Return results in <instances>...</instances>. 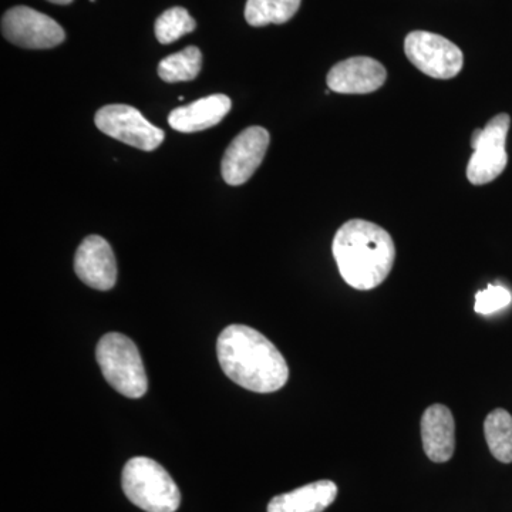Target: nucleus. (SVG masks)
Masks as SVG:
<instances>
[{
	"label": "nucleus",
	"instance_id": "nucleus-1",
	"mask_svg": "<svg viewBox=\"0 0 512 512\" xmlns=\"http://www.w3.org/2000/svg\"><path fill=\"white\" fill-rule=\"evenodd\" d=\"M217 355L225 375L251 392H278L288 382L285 357L271 340L249 326L231 325L222 330Z\"/></svg>",
	"mask_w": 512,
	"mask_h": 512
},
{
	"label": "nucleus",
	"instance_id": "nucleus-2",
	"mask_svg": "<svg viewBox=\"0 0 512 512\" xmlns=\"http://www.w3.org/2000/svg\"><path fill=\"white\" fill-rule=\"evenodd\" d=\"M332 251L343 281L357 291L382 285L396 259L389 232L365 220L343 224L333 238Z\"/></svg>",
	"mask_w": 512,
	"mask_h": 512
},
{
	"label": "nucleus",
	"instance_id": "nucleus-3",
	"mask_svg": "<svg viewBox=\"0 0 512 512\" xmlns=\"http://www.w3.org/2000/svg\"><path fill=\"white\" fill-rule=\"evenodd\" d=\"M124 494L146 512H175L181 494L173 477L161 464L147 457H134L123 470Z\"/></svg>",
	"mask_w": 512,
	"mask_h": 512
},
{
	"label": "nucleus",
	"instance_id": "nucleus-4",
	"mask_svg": "<svg viewBox=\"0 0 512 512\" xmlns=\"http://www.w3.org/2000/svg\"><path fill=\"white\" fill-rule=\"evenodd\" d=\"M96 359L106 382L128 399L147 393L148 380L136 343L121 333H107L100 339Z\"/></svg>",
	"mask_w": 512,
	"mask_h": 512
},
{
	"label": "nucleus",
	"instance_id": "nucleus-5",
	"mask_svg": "<svg viewBox=\"0 0 512 512\" xmlns=\"http://www.w3.org/2000/svg\"><path fill=\"white\" fill-rule=\"evenodd\" d=\"M511 117L507 113L493 117L484 128H478L471 137L474 154L467 165V178L473 185L491 183L504 173L508 164L505 150Z\"/></svg>",
	"mask_w": 512,
	"mask_h": 512
},
{
	"label": "nucleus",
	"instance_id": "nucleus-6",
	"mask_svg": "<svg viewBox=\"0 0 512 512\" xmlns=\"http://www.w3.org/2000/svg\"><path fill=\"white\" fill-rule=\"evenodd\" d=\"M407 59L427 76L448 80L456 77L464 66L460 47L436 33L414 30L404 40Z\"/></svg>",
	"mask_w": 512,
	"mask_h": 512
},
{
	"label": "nucleus",
	"instance_id": "nucleus-7",
	"mask_svg": "<svg viewBox=\"0 0 512 512\" xmlns=\"http://www.w3.org/2000/svg\"><path fill=\"white\" fill-rule=\"evenodd\" d=\"M94 123L107 136L143 151H153L163 143L165 134L134 107L110 104L96 113Z\"/></svg>",
	"mask_w": 512,
	"mask_h": 512
},
{
	"label": "nucleus",
	"instance_id": "nucleus-8",
	"mask_svg": "<svg viewBox=\"0 0 512 512\" xmlns=\"http://www.w3.org/2000/svg\"><path fill=\"white\" fill-rule=\"evenodd\" d=\"M2 33L10 43L25 49H52L66 39L55 19L28 6H15L3 15Z\"/></svg>",
	"mask_w": 512,
	"mask_h": 512
},
{
	"label": "nucleus",
	"instance_id": "nucleus-9",
	"mask_svg": "<svg viewBox=\"0 0 512 512\" xmlns=\"http://www.w3.org/2000/svg\"><path fill=\"white\" fill-rule=\"evenodd\" d=\"M269 143L271 136L264 127H248L235 137L222 158L221 171L225 183H247L264 161Z\"/></svg>",
	"mask_w": 512,
	"mask_h": 512
},
{
	"label": "nucleus",
	"instance_id": "nucleus-10",
	"mask_svg": "<svg viewBox=\"0 0 512 512\" xmlns=\"http://www.w3.org/2000/svg\"><path fill=\"white\" fill-rule=\"evenodd\" d=\"M80 281L97 291H110L117 282V262L109 242L99 235L83 239L74 258Z\"/></svg>",
	"mask_w": 512,
	"mask_h": 512
},
{
	"label": "nucleus",
	"instance_id": "nucleus-11",
	"mask_svg": "<svg viewBox=\"0 0 512 512\" xmlns=\"http://www.w3.org/2000/svg\"><path fill=\"white\" fill-rule=\"evenodd\" d=\"M387 72L372 57L357 56L343 60L330 69L328 86L340 94H369L386 83Z\"/></svg>",
	"mask_w": 512,
	"mask_h": 512
},
{
	"label": "nucleus",
	"instance_id": "nucleus-12",
	"mask_svg": "<svg viewBox=\"0 0 512 512\" xmlns=\"http://www.w3.org/2000/svg\"><path fill=\"white\" fill-rule=\"evenodd\" d=\"M421 440L426 456L434 463H446L456 450V423L444 404L427 407L421 417Z\"/></svg>",
	"mask_w": 512,
	"mask_h": 512
},
{
	"label": "nucleus",
	"instance_id": "nucleus-13",
	"mask_svg": "<svg viewBox=\"0 0 512 512\" xmlns=\"http://www.w3.org/2000/svg\"><path fill=\"white\" fill-rule=\"evenodd\" d=\"M231 99L225 94H212L171 111L168 123L180 133H195L217 126L231 110Z\"/></svg>",
	"mask_w": 512,
	"mask_h": 512
},
{
	"label": "nucleus",
	"instance_id": "nucleus-14",
	"mask_svg": "<svg viewBox=\"0 0 512 512\" xmlns=\"http://www.w3.org/2000/svg\"><path fill=\"white\" fill-rule=\"evenodd\" d=\"M336 497L338 485L330 480H320L272 498L268 512H323Z\"/></svg>",
	"mask_w": 512,
	"mask_h": 512
},
{
	"label": "nucleus",
	"instance_id": "nucleus-15",
	"mask_svg": "<svg viewBox=\"0 0 512 512\" xmlns=\"http://www.w3.org/2000/svg\"><path fill=\"white\" fill-rule=\"evenodd\" d=\"M302 0H248L245 5V19L254 28L282 25L289 22L301 8Z\"/></svg>",
	"mask_w": 512,
	"mask_h": 512
},
{
	"label": "nucleus",
	"instance_id": "nucleus-16",
	"mask_svg": "<svg viewBox=\"0 0 512 512\" xmlns=\"http://www.w3.org/2000/svg\"><path fill=\"white\" fill-rule=\"evenodd\" d=\"M484 434L491 454L501 463H512V416L495 409L484 421Z\"/></svg>",
	"mask_w": 512,
	"mask_h": 512
},
{
	"label": "nucleus",
	"instance_id": "nucleus-17",
	"mask_svg": "<svg viewBox=\"0 0 512 512\" xmlns=\"http://www.w3.org/2000/svg\"><path fill=\"white\" fill-rule=\"evenodd\" d=\"M202 53L198 47L187 49L165 57L158 64V76L167 83L191 82L201 72Z\"/></svg>",
	"mask_w": 512,
	"mask_h": 512
},
{
	"label": "nucleus",
	"instance_id": "nucleus-18",
	"mask_svg": "<svg viewBox=\"0 0 512 512\" xmlns=\"http://www.w3.org/2000/svg\"><path fill=\"white\" fill-rule=\"evenodd\" d=\"M195 28H197V22L187 9L180 8V6L165 10L163 15L158 16L156 26H154L157 40L161 45H170L180 37L194 32Z\"/></svg>",
	"mask_w": 512,
	"mask_h": 512
},
{
	"label": "nucleus",
	"instance_id": "nucleus-19",
	"mask_svg": "<svg viewBox=\"0 0 512 512\" xmlns=\"http://www.w3.org/2000/svg\"><path fill=\"white\" fill-rule=\"evenodd\" d=\"M512 302L511 292L501 285H488L484 291L477 292L474 311L478 315H491L507 308Z\"/></svg>",
	"mask_w": 512,
	"mask_h": 512
},
{
	"label": "nucleus",
	"instance_id": "nucleus-20",
	"mask_svg": "<svg viewBox=\"0 0 512 512\" xmlns=\"http://www.w3.org/2000/svg\"><path fill=\"white\" fill-rule=\"evenodd\" d=\"M47 2L55 3V5L64 6V5H70V3L73 2V0H47Z\"/></svg>",
	"mask_w": 512,
	"mask_h": 512
}]
</instances>
